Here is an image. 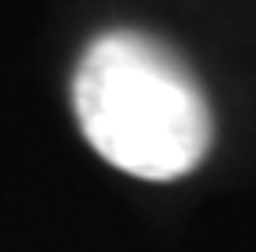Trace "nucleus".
I'll return each instance as SVG.
<instances>
[{
    "label": "nucleus",
    "mask_w": 256,
    "mask_h": 252,
    "mask_svg": "<svg viewBox=\"0 0 256 252\" xmlns=\"http://www.w3.org/2000/svg\"><path fill=\"white\" fill-rule=\"evenodd\" d=\"M72 102L90 147L144 181H174L200 166L211 110L174 49L140 30L90 42L76 68Z\"/></svg>",
    "instance_id": "obj_1"
}]
</instances>
